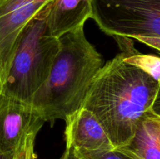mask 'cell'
<instances>
[{
	"instance_id": "cell-1",
	"label": "cell",
	"mask_w": 160,
	"mask_h": 159,
	"mask_svg": "<svg viewBox=\"0 0 160 159\" xmlns=\"http://www.w3.org/2000/svg\"><path fill=\"white\" fill-rule=\"evenodd\" d=\"M121 52L101 67L81 108L95 117L116 148L128 143L139 121L159 112L160 82L124 61Z\"/></svg>"
},
{
	"instance_id": "cell-2",
	"label": "cell",
	"mask_w": 160,
	"mask_h": 159,
	"mask_svg": "<svg viewBox=\"0 0 160 159\" xmlns=\"http://www.w3.org/2000/svg\"><path fill=\"white\" fill-rule=\"evenodd\" d=\"M59 41L49 76L31 102L45 123L65 120L81 108L103 65L101 55L87 39L84 26L61 36Z\"/></svg>"
},
{
	"instance_id": "cell-3",
	"label": "cell",
	"mask_w": 160,
	"mask_h": 159,
	"mask_svg": "<svg viewBox=\"0 0 160 159\" xmlns=\"http://www.w3.org/2000/svg\"><path fill=\"white\" fill-rule=\"evenodd\" d=\"M47 4L23 30L0 94L31 104L48 79L59 49V38L48 34Z\"/></svg>"
},
{
	"instance_id": "cell-4",
	"label": "cell",
	"mask_w": 160,
	"mask_h": 159,
	"mask_svg": "<svg viewBox=\"0 0 160 159\" xmlns=\"http://www.w3.org/2000/svg\"><path fill=\"white\" fill-rule=\"evenodd\" d=\"M93 19L113 37L137 39L159 51L160 0H91Z\"/></svg>"
},
{
	"instance_id": "cell-5",
	"label": "cell",
	"mask_w": 160,
	"mask_h": 159,
	"mask_svg": "<svg viewBox=\"0 0 160 159\" xmlns=\"http://www.w3.org/2000/svg\"><path fill=\"white\" fill-rule=\"evenodd\" d=\"M50 0H0V85L23 30Z\"/></svg>"
},
{
	"instance_id": "cell-6",
	"label": "cell",
	"mask_w": 160,
	"mask_h": 159,
	"mask_svg": "<svg viewBox=\"0 0 160 159\" xmlns=\"http://www.w3.org/2000/svg\"><path fill=\"white\" fill-rule=\"evenodd\" d=\"M45 123L30 103L0 94V151L15 156L27 136L38 134Z\"/></svg>"
},
{
	"instance_id": "cell-7",
	"label": "cell",
	"mask_w": 160,
	"mask_h": 159,
	"mask_svg": "<svg viewBox=\"0 0 160 159\" xmlns=\"http://www.w3.org/2000/svg\"><path fill=\"white\" fill-rule=\"evenodd\" d=\"M66 149L81 159H94L102 153L115 149L109 137L95 117L81 108L67 117Z\"/></svg>"
},
{
	"instance_id": "cell-8",
	"label": "cell",
	"mask_w": 160,
	"mask_h": 159,
	"mask_svg": "<svg viewBox=\"0 0 160 159\" xmlns=\"http://www.w3.org/2000/svg\"><path fill=\"white\" fill-rule=\"evenodd\" d=\"M47 8V29L56 38L83 27L92 18L91 0H50Z\"/></svg>"
},
{
	"instance_id": "cell-9",
	"label": "cell",
	"mask_w": 160,
	"mask_h": 159,
	"mask_svg": "<svg viewBox=\"0 0 160 159\" xmlns=\"http://www.w3.org/2000/svg\"><path fill=\"white\" fill-rule=\"evenodd\" d=\"M116 149L134 159H160L159 112L145 114L128 143Z\"/></svg>"
},
{
	"instance_id": "cell-10",
	"label": "cell",
	"mask_w": 160,
	"mask_h": 159,
	"mask_svg": "<svg viewBox=\"0 0 160 159\" xmlns=\"http://www.w3.org/2000/svg\"><path fill=\"white\" fill-rule=\"evenodd\" d=\"M124 61L128 63L135 65L150 75L156 80L159 81L160 59L159 56L143 55L136 51L130 55L125 56Z\"/></svg>"
},
{
	"instance_id": "cell-11",
	"label": "cell",
	"mask_w": 160,
	"mask_h": 159,
	"mask_svg": "<svg viewBox=\"0 0 160 159\" xmlns=\"http://www.w3.org/2000/svg\"><path fill=\"white\" fill-rule=\"evenodd\" d=\"M37 134L31 133L20 145L15 154V159H36L34 154V141Z\"/></svg>"
},
{
	"instance_id": "cell-12",
	"label": "cell",
	"mask_w": 160,
	"mask_h": 159,
	"mask_svg": "<svg viewBox=\"0 0 160 159\" xmlns=\"http://www.w3.org/2000/svg\"><path fill=\"white\" fill-rule=\"evenodd\" d=\"M94 159H134L133 157H130L128 154L121 152L117 149L111 150V151H106L102 153L95 157Z\"/></svg>"
},
{
	"instance_id": "cell-13",
	"label": "cell",
	"mask_w": 160,
	"mask_h": 159,
	"mask_svg": "<svg viewBox=\"0 0 160 159\" xmlns=\"http://www.w3.org/2000/svg\"><path fill=\"white\" fill-rule=\"evenodd\" d=\"M60 159H81V158L76 157V156H75L74 154L70 151V150L66 149L65 152H64V154H62V157H61Z\"/></svg>"
},
{
	"instance_id": "cell-14",
	"label": "cell",
	"mask_w": 160,
	"mask_h": 159,
	"mask_svg": "<svg viewBox=\"0 0 160 159\" xmlns=\"http://www.w3.org/2000/svg\"><path fill=\"white\" fill-rule=\"evenodd\" d=\"M0 159H15V156L0 151Z\"/></svg>"
}]
</instances>
